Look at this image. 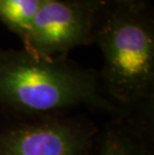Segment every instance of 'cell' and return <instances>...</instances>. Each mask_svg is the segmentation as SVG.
<instances>
[{
	"label": "cell",
	"mask_w": 154,
	"mask_h": 155,
	"mask_svg": "<svg viewBox=\"0 0 154 155\" xmlns=\"http://www.w3.org/2000/svg\"><path fill=\"white\" fill-rule=\"evenodd\" d=\"M99 76L66 57L48 58L26 49L0 48V105L47 114L80 105L108 108Z\"/></svg>",
	"instance_id": "6da1fadb"
},
{
	"label": "cell",
	"mask_w": 154,
	"mask_h": 155,
	"mask_svg": "<svg viewBox=\"0 0 154 155\" xmlns=\"http://www.w3.org/2000/svg\"><path fill=\"white\" fill-rule=\"evenodd\" d=\"M93 41L103 55L100 77L111 99L128 105L152 99L154 24L150 6L120 8L103 5Z\"/></svg>",
	"instance_id": "7a4b0ae2"
},
{
	"label": "cell",
	"mask_w": 154,
	"mask_h": 155,
	"mask_svg": "<svg viewBox=\"0 0 154 155\" xmlns=\"http://www.w3.org/2000/svg\"><path fill=\"white\" fill-rule=\"evenodd\" d=\"M101 2L42 0L29 31L24 49L48 58L67 57L68 52L94 40Z\"/></svg>",
	"instance_id": "3957f363"
},
{
	"label": "cell",
	"mask_w": 154,
	"mask_h": 155,
	"mask_svg": "<svg viewBox=\"0 0 154 155\" xmlns=\"http://www.w3.org/2000/svg\"><path fill=\"white\" fill-rule=\"evenodd\" d=\"M94 133L77 121L48 118L0 133V155H88Z\"/></svg>",
	"instance_id": "277c9868"
},
{
	"label": "cell",
	"mask_w": 154,
	"mask_h": 155,
	"mask_svg": "<svg viewBox=\"0 0 154 155\" xmlns=\"http://www.w3.org/2000/svg\"><path fill=\"white\" fill-rule=\"evenodd\" d=\"M42 0H0V21L23 41Z\"/></svg>",
	"instance_id": "5b68a950"
},
{
	"label": "cell",
	"mask_w": 154,
	"mask_h": 155,
	"mask_svg": "<svg viewBox=\"0 0 154 155\" xmlns=\"http://www.w3.org/2000/svg\"><path fill=\"white\" fill-rule=\"evenodd\" d=\"M99 155H151L139 136L125 128H113L104 136Z\"/></svg>",
	"instance_id": "8992f818"
},
{
	"label": "cell",
	"mask_w": 154,
	"mask_h": 155,
	"mask_svg": "<svg viewBox=\"0 0 154 155\" xmlns=\"http://www.w3.org/2000/svg\"><path fill=\"white\" fill-rule=\"evenodd\" d=\"M103 5L120 8H145L149 7L150 0H100Z\"/></svg>",
	"instance_id": "52a82bcc"
},
{
	"label": "cell",
	"mask_w": 154,
	"mask_h": 155,
	"mask_svg": "<svg viewBox=\"0 0 154 155\" xmlns=\"http://www.w3.org/2000/svg\"><path fill=\"white\" fill-rule=\"evenodd\" d=\"M79 1H89V2H101L100 0H79ZM102 3V2H101Z\"/></svg>",
	"instance_id": "ba28073f"
}]
</instances>
